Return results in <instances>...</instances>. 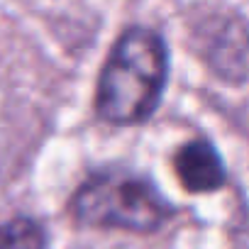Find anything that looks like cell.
I'll return each instance as SVG.
<instances>
[{
    "mask_svg": "<svg viewBox=\"0 0 249 249\" xmlns=\"http://www.w3.org/2000/svg\"><path fill=\"white\" fill-rule=\"evenodd\" d=\"M166 71L169 56L161 37L144 27L127 30L103 66L95 95L98 115L112 124L147 120L161 98Z\"/></svg>",
    "mask_w": 249,
    "mask_h": 249,
    "instance_id": "cell-1",
    "label": "cell"
},
{
    "mask_svg": "<svg viewBox=\"0 0 249 249\" xmlns=\"http://www.w3.org/2000/svg\"><path fill=\"white\" fill-rule=\"evenodd\" d=\"M71 210L81 225L130 232H152L171 217L164 196L127 171L93 174L76 191Z\"/></svg>",
    "mask_w": 249,
    "mask_h": 249,
    "instance_id": "cell-2",
    "label": "cell"
},
{
    "mask_svg": "<svg viewBox=\"0 0 249 249\" xmlns=\"http://www.w3.org/2000/svg\"><path fill=\"white\" fill-rule=\"evenodd\" d=\"M176 176L191 193H210L225 183V166L208 142H188L174 157Z\"/></svg>",
    "mask_w": 249,
    "mask_h": 249,
    "instance_id": "cell-3",
    "label": "cell"
},
{
    "mask_svg": "<svg viewBox=\"0 0 249 249\" xmlns=\"http://www.w3.org/2000/svg\"><path fill=\"white\" fill-rule=\"evenodd\" d=\"M0 249H47V239L35 220L15 217L0 227Z\"/></svg>",
    "mask_w": 249,
    "mask_h": 249,
    "instance_id": "cell-4",
    "label": "cell"
}]
</instances>
